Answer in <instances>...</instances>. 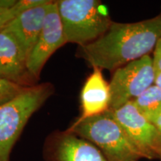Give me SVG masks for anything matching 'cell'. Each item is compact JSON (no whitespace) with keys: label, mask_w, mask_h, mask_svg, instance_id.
I'll return each mask as SVG.
<instances>
[{"label":"cell","mask_w":161,"mask_h":161,"mask_svg":"<svg viewBox=\"0 0 161 161\" xmlns=\"http://www.w3.org/2000/svg\"><path fill=\"white\" fill-rule=\"evenodd\" d=\"M53 92L51 83L36 84L0 106V161H10L11 151L28 121Z\"/></svg>","instance_id":"4"},{"label":"cell","mask_w":161,"mask_h":161,"mask_svg":"<svg viewBox=\"0 0 161 161\" xmlns=\"http://www.w3.org/2000/svg\"><path fill=\"white\" fill-rule=\"evenodd\" d=\"M67 43L65 34L54 1L48 11L39 37L29 55L27 67L30 74L39 80L43 66L54 52Z\"/></svg>","instance_id":"8"},{"label":"cell","mask_w":161,"mask_h":161,"mask_svg":"<svg viewBox=\"0 0 161 161\" xmlns=\"http://www.w3.org/2000/svg\"><path fill=\"white\" fill-rule=\"evenodd\" d=\"M154 84L158 86L159 89L161 90V72L156 73L155 80H154Z\"/></svg>","instance_id":"19"},{"label":"cell","mask_w":161,"mask_h":161,"mask_svg":"<svg viewBox=\"0 0 161 161\" xmlns=\"http://www.w3.org/2000/svg\"><path fill=\"white\" fill-rule=\"evenodd\" d=\"M137 110L152 123L161 114V90L153 84L133 101Z\"/></svg>","instance_id":"12"},{"label":"cell","mask_w":161,"mask_h":161,"mask_svg":"<svg viewBox=\"0 0 161 161\" xmlns=\"http://www.w3.org/2000/svg\"><path fill=\"white\" fill-rule=\"evenodd\" d=\"M14 18V15L12 13L11 9H5L0 8V30L9 23Z\"/></svg>","instance_id":"16"},{"label":"cell","mask_w":161,"mask_h":161,"mask_svg":"<svg viewBox=\"0 0 161 161\" xmlns=\"http://www.w3.org/2000/svg\"><path fill=\"white\" fill-rule=\"evenodd\" d=\"M152 63L156 73L161 72V37L157 42L153 50Z\"/></svg>","instance_id":"15"},{"label":"cell","mask_w":161,"mask_h":161,"mask_svg":"<svg viewBox=\"0 0 161 161\" xmlns=\"http://www.w3.org/2000/svg\"><path fill=\"white\" fill-rule=\"evenodd\" d=\"M67 130L96 146L108 161H139L142 158L110 110L75 119Z\"/></svg>","instance_id":"2"},{"label":"cell","mask_w":161,"mask_h":161,"mask_svg":"<svg viewBox=\"0 0 161 161\" xmlns=\"http://www.w3.org/2000/svg\"><path fill=\"white\" fill-rule=\"evenodd\" d=\"M157 130V149H158V160L161 161V114L153 123Z\"/></svg>","instance_id":"17"},{"label":"cell","mask_w":161,"mask_h":161,"mask_svg":"<svg viewBox=\"0 0 161 161\" xmlns=\"http://www.w3.org/2000/svg\"><path fill=\"white\" fill-rule=\"evenodd\" d=\"M92 69L80 92L81 114L76 119L77 120L99 115L110 110V84L104 79L102 69L97 67Z\"/></svg>","instance_id":"11"},{"label":"cell","mask_w":161,"mask_h":161,"mask_svg":"<svg viewBox=\"0 0 161 161\" xmlns=\"http://www.w3.org/2000/svg\"><path fill=\"white\" fill-rule=\"evenodd\" d=\"M67 43L84 46L104 35L114 21L98 0L55 1Z\"/></svg>","instance_id":"3"},{"label":"cell","mask_w":161,"mask_h":161,"mask_svg":"<svg viewBox=\"0 0 161 161\" xmlns=\"http://www.w3.org/2000/svg\"><path fill=\"white\" fill-rule=\"evenodd\" d=\"M28 57L8 31L0 30V78L24 86L36 85L37 80L27 67Z\"/></svg>","instance_id":"9"},{"label":"cell","mask_w":161,"mask_h":161,"mask_svg":"<svg viewBox=\"0 0 161 161\" xmlns=\"http://www.w3.org/2000/svg\"><path fill=\"white\" fill-rule=\"evenodd\" d=\"M53 2L50 0L48 3L20 14L3 29L14 37L27 57L39 37L46 14Z\"/></svg>","instance_id":"10"},{"label":"cell","mask_w":161,"mask_h":161,"mask_svg":"<svg viewBox=\"0 0 161 161\" xmlns=\"http://www.w3.org/2000/svg\"><path fill=\"white\" fill-rule=\"evenodd\" d=\"M161 37V13L135 23L113 22L103 35L78 46L76 57L90 66L114 72L127 64L149 55Z\"/></svg>","instance_id":"1"},{"label":"cell","mask_w":161,"mask_h":161,"mask_svg":"<svg viewBox=\"0 0 161 161\" xmlns=\"http://www.w3.org/2000/svg\"><path fill=\"white\" fill-rule=\"evenodd\" d=\"M29 86H24L11 80L0 78V106L14 99Z\"/></svg>","instance_id":"13"},{"label":"cell","mask_w":161,"mask_h":161,"mask_svg":"<svg viewBox=\"0 0 161 161\" xmlns=\"http://www.w3.org/2000/svg\"><path fill=\"white\" fill-rule=\"evenodd\" d=\"M17 0H0V8L5 9H11L17 3Z\"/></svg>","instance_id":"18"},{"label":"cell","mask_w":161,"mask_h":161,"mask_svg":"<svg viewBox=\"0 0 161 161\" xmlns=\"http://www.w3.org/2000/svg\"><path fill=\"white\" fill-rule=\"evenodd\" d=\"M43 152L46 161H108L96 146L67 129L50 134Z\"/></svg>","instance_id":"6"},{"label":"cell","mask_w":161,"mask_h":161,"mask_svg":"<svg viewBox=\"0 0 161 161\" xmlns=\"http://www.w3.org/2000/svg\"><path fill=\"white\" fill-rule=\"evenodd\" d=\"M49 1L50 0H17V3L11 9L15 18L23 12L48 3Z\"/></svg>","instance_id":"14"},{"label":"cell","mask_w":161,"mask_h":161,"mask_svg":"<svg viewBox=\"0 0 161 161\" xmlns=\"http://www.w3.org/2000/svg\"><path fill=\"white\" fill-rule=\"evenodd\" d=\"M156 72L150 55L134 60L114 72L110 82V110L133 102L154 84Z\"/></svg>","instance_id":"5"},{"label":"cell","mask_w":161,"mask_h":161,"mask_svg":"<svg viewBox=\"0 0 161 161\" xmlns=\"http://www.w3.org/2000/svg\"><path fill=\"white\" fill-rule=\"evenodd\" d=\"M110 110L142 158L158 159L155 126L139 111L134 103L128 102Z\"/></svg>","instance_id":"7"}]
</instances>
